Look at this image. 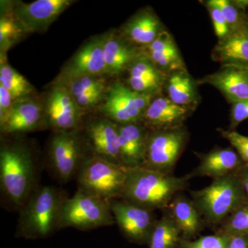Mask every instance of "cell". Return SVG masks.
<instances>
[{
    "instance_id": "4316f807",
    "label": "cell",
    "mask_w": 248,
    "mask_h": 248,
    "mask_svg": "<svg viewBox=\"0 0 248 248\" xmlns=\"http://www.w3.org/2000/svg\"><path fill=\"white\" fill-rule=\"evenodd\" d=\"M57 82L66 86L78 106L84 110L102 104L108 89L102 76H80L58 79Z\"/></svg>"
},
{
    "instance_id": "30bf717a",
    "label": "cell",
    "mask_w": 248,
    "mask_h": 248,
    "mask_svg": "<svg viewBox=\"0 0 248 248\" xmlns=\"http://www.w3.org/2000/svg\"><path fill=\"white\" fill-rule=\"evenodd\" d=\"M45 128L53 132L81 130L86 110L60 82H55L47 93L43 103Z\"/></svg>"
},
{
    "instance_id": "ab89813d",
    "label": "cell",
    "mask_w": 248,
    "mask_h": 248,
    "mask_svg": "<svg viewBox=\"0 0 248 248\" xmlns=\"http://www.w3.org/2000/svg\"><path fill=\"white\" fill-rule=\"evenodd\" d=\"M247 18H248V6L247 8Z\"/></svg>"
},
{
    "instance_id": "9c48e42d",
    "label": "cell",
    "mask_w": 248,
    "mask_h": 248,
    "mask_svg": "<svg viewBox=\"0 0 248 248\" xmlns=\"http://www.w3.org/2000/svg\"><path fill=\"white\" fill-rule=\"evenodd\" d=\"M153 97L133 91L123 81L108 86L100 112L117 124L142 123L143 114Z\"/></svg>"
},
{
    "instance_id": "e0dca14e",
    "label": "cell",
    "mask_w": 248,
    "mask_h": 248,
    "mask_svg": "<svg viewBox=\"0 0 248 248\" xmlns=\"http://www.w3.org/2000/svg\"><path fill=\"white\" fill-rule=\"evenodd\" d=\"M125 73V84L135 92L153 98L163 94L167 75L160 71L143 52L132 62Z\"/></svg>"
},
{
    "instance_id": "ba28073f",
    "label": "cell",
    "mask_w": 248,
    "mask_h": 248,
    "mask_svg": "<svg viewBox=\"0 0 248 248\" xmlns=\"http://www.w3.org/2000/svg\"><path fill=\"white\" fill-rule=\"evenodd\" d=\"M190 140L186 125L148 134L146 158L142 167L173 174L176 165Z\"/></svg>"
},
{
    "instance_id": "277c9868",
    "label": "cell",
    "mask_w": 248,
    "mask_h": 248,
    "mask_svg": "<svg viewBox=\"0 0 248 248\" xmlns=\"http://www.w3.org/2000/svg\"><path fill=\"white\" fill-rule=\"evenodd\" d=\"M190 195L205 224L218 228L248 200L236 172L215 179L202 190L192 191Z\"/></svg>"
},
{
    "instance_id": "7a4b0ae2",
    "label": "cell",
    "mask_w": 248,
    "mask_h": 248,
    "mask_svg": "<svg viewBox=\"0 0 248 248\" xmlns=\"http://www.w3.org/2000/svg\"><path fill=\"white\" fill-rule=\"evenodd\" d=\"M66 192L51 186H39L19 210L16 236L29 240L50 237L61 230Z\"/></svg>"
},
{
    "instance_id": "8fae6325",
    "label": "cell",
    "mask_w": 248,
    "mask_h": 248,
    "mask_svg": "<svg viewBox=\"0 0 248 248\" xmlns=\"http://www.w3.org/2000/svg\"><path fill=\"white\" fill-rule=\"evenodd\" d=\"M111 211L124 238L131 244L148 246L156 219L153 210L122 199L110 200Z\"/></svg>"
},
{
    "instance_id": "ac0fdd59",
    "label": "cell",
    "mask_w": 248,
    "mask_h": 248,
    "mask_svg": "<svg viewBox=\"0 0 248 248\" xmlns=\"http://www.w3.org/2000/svg\"><path fill=\"white\" fill-rule=\"evenodd\" d=\"M200 164L188 176L208 177L213 180L237 172L245 163L232 147H216L206 153H195Z\"/></svg>"
},
{
    "instance_id": "5b68a950",
    "label": "cell",
    "mask_w": 248,
    "mask_h": 248,
    "mask_svg": "<svg viewBox=\"0 0 248 248\" xmlns=\"http://www.w3.org/2000/svg\"><path fill=\"white\" fill-rule=\"evenodd\" d=\"M91 155L81 130L53 132L48 147V170L57 181L66 184L76 179Z\"/></svg>"
},
{
    "instance_id": "836d02e7",
    "label": "cell",
    "mask_w": 248,
    "mask_h": 248,
    "mask_svg": "<svg viewBox=\"0 0 248 248\" xmlns=\"http://www.w3.org/2000/svg\"><path fill=\"white\" fill-rule=\"evenodd\" d=\"M222 138L226 139L231 143L236 153L239 155L246 164L248 165V136H245L236 130L217 129Z\"/></svg>"
},
{
    "instance_id": "d590c367",
    "label": "cell",
    "mask_w": 248,
    "mask_h": 248,
    "mask_svg": "<svg viewBox=\"0 0 248 248\" xmlns=\"http://www.w3.org/2000/svg\"><path fill=\"white\" fill-rule=\"evenodd\" d=\"M229 130H235L239 124L248 119V99L231 104Z\"/></svg>"
},
{
    "instance_id": "83f0119b",
    "label": "cell",
    "mask_w": 248,
    "mask_h": 248,
    "mask_svg": "<svg viewBox=\"0 0 248 248\" xmlns=\"http://www.w3.org/2000/svg\"><path fill=\"white\" fill-rule=\"evenodd\" d=\"M157 220L148 246L149 248H180L182 234L175 222L166 210Z\"/></svg>"
},
{
    "instance_id": "603a6c76",
    "label": "cell",
    "mask_w": 248,
    "mask_h": 248,
    "mask_svg": "<svg viewBox=\"0 0 248 248\" xmlns=\"http://www.w3.org/2000/svg\"><path fill=\"white\" fill-rule=\"evenodd\" d=\"M142 53V48L127 40L120 31L107 32L104 45L107 76L114 77L124 74L132 62Z\"/></svg>"
},
{
    "instance_id": "d4e9b609",
    "label": "cell",
    "mask_w": 248,
    "mask_h": 248,
    "mask_svg": "<svg viewBox=\"0 0 248 248\" xmlns=\"http://www.w3.org/2000/svg\"><path fill=\"white\" fill-rule=\"evenodd\" d=\"M198 87L197 80L185 68L167 75L163 94L174 104L195 111L202 101Z\"/></svg>"
},
{
    "instance_id": "5bb4252c",
    "label": "cell",
    "mask_w": 248,
    "mask_h": 248,
    "mask_svg": "<svg viewBox=\"0 0 248 248\" xmlns=\"http://www.w3.org/2000/svg\"><path fill=\"white\" fill-rule=\"evenodd\" d=\"M74 2L72 0H37L29 4L18 2L12 10L15 17L28 33L46 30Z\"/></svg>"
},
{
    "instance_id": "7402d4cb",
    "label": "cell",
    "mask_w": 248,
    "mask_h": 248,
    "mask_svg": "<svg viewBox=\"0 0 248 248\" xmlns=\"http://www.w3.org/2000/svg\"><path fill=\"white\" fill-rule=\"evenodd\" d=\"M211 58L221 67L248 70V25L232 31L224 38L218 40Z\"/></svg>"
},
{
    "instance_id": "44dd1931",
    "label": "cell",
    "mask_w": 248,
    "mask_h": 248,
    "mask_svg": "<svg viewBox=\"0 0 248 248\" xmlns=\"http://www.w3.org/2000/svg\"><path fill=\"white\" fill-rule=\"evenodd\" d=\"M167 30L152 8L146 7L132 16L120 29V33L140 48L151 45Z\"/></svg>"
},
{
    "instance_id": "cb8c5ba5",
    "label": "cell",
    "mask_w": 248,
    "mask_h": 248,
    "mask_svg": "<svg viewBox=\"0 0 248 248\" xmlns=\"http://www.w3.org/2000/svg\"><path fill=\"white\" fill-rule=\"evenodd\" d=\"M142 50L156 68L166 75L187 68L177 42L169 30L164 31Z\"/></svg>"
},
{
    "instance_id": "2e32d148",
    "label": "cell",
    "mask_w": 248,
    "mask_h": 248,
    "mask_svg": "<svg viewBox=\"0 0 248 248\" xmlns=\"http://www.w3.org/2000/svg\"><path fill=\"white\" fill-rule=\"evenodd\" d=\"M195 110L174 104L164 94L152 99L143 114L142 123L150 131L177 128L185 125Z\"/></svg>"
},
{
    "instance_id": "ffe728a7",
    "label": "cell",
    "mask_w": 248,
    "mask_h": 248,
    "mask_svg": "<svg viewBox=\"0 0 248 248\" xmlns=\"http://www.w3.org/2000/svg\"><path fill=\"white\" fill-rule=\"evenodd\" d=\"M218 90L230 104L248 99V70L221 67L218 71L197 79Z\"/></svg>"
},
{
    "instance_id": "4dcf8cb0",
    "label": "cell",
    "mask_w": 248,
    "mask_h": 248,
    "mask_svg": "<svg viewBox=\"0 0 248 248\" xmlns=\"http://www.w3.org/2000/svg\"><path fill=\"white\" fill-rule=\"evenodd\" d=\"M2 9V8H1ZM27 32L15 17L12 9H1L0 18V48L1 55L19 42Z\"/></svg>"
},
{
    "instance_id": "e575fe53",
    "label": "cell",
    "mask_w": 248,
    "mask_h": 248,
    "mask_svg": "<svg viewBox=\"0 0 248 248\" xmlns=\"http://www.w3.org/2000/svg\"><path fill=\"white\" fill-rule=\"evenodd\" d=\"M202 4L208 11L213 23L215 33L218 40L224 38L231 32V29L221 11L215 5H214L210 0L202 1Z\"/></svg>"
},
{
    "instance_id": "7c38bea8",
    "label": "cell",
    "mask_w": 248,
    "mask_h": 248,
    "mask_svg": "<svg viewBox=\"0 0 248 248\" xmlns=\"http://www.w3.org/2000/svg\"><path fill=\"white\" fill-rule=\"evenodd\" d=\"M81 131L91 155L123 166L121 162L118 124L104 117H97L84 121Z\"/></svg>"
},
{
    "instance_id": "d6986e66",
    "label": "cell",
    "mask_w": 248,
    "mask_h": 248,
    "mask_svg": "<svg viewBox=\"0 0 248 248\" xmlns=\"http://www.w3.org/2000/svg\"><path fill=\"white\" fill-rule=\"evenodd\" d=\"M120 158L127 169L144 164L149 130L141 123L118 124Z\"/></svg>"
},
{
    "instance_id": "1f68e13d",
    "label": "cell",
    "mask_w": 248,
    "mask_h": 248,
    "mask_svg": "<svg viewBox=\"0 0 248 248\" xmlns=\"http://www.w3.org/2000/svg\"><path fill=\"white\" fill-rule=\"evenodd\" d=\"M216 232L228 235H248V200L227 217Z\"/></svg>"
},
{
    "instance_id": "d6a6232c",
    "label": "cell",
    "mask_w": 248,
    "mask_h": 248,
    "mask_svg": "<svg viewBox=\"0 0 248 248\" xmlns=\"http://www.w3.org/2000/svg\"><path fill=\"white\" fill-rule=\"evenodd\" d=\"M229 235L216 232L196 240H181L180 248H227Z\"/></svg>"
},
{
    "instance_id": "f1b7e54d",
    "label": "cell",
    "mask_w": 248,
    "mask_h": 248,
    "mask_svg": "<svg viewBox=\"0 0 248 248\" xmlns=\"http://www.w3.org/2000/svg\"><path fill=\"white\" fill-rule=\"evenodd\" d=\"M0 85L9 91L14 102L32 97L35 93V89L28 80L4 61H1Z\"/></svg>"
},
{
    "instance_id": "52a82bcc",
    "label": "cell",
    "mask_w": 248,
    "mask_h": 248,
    "mask_svg": "<svg viewBox=\"0 0 248 248\" xmlns=\"http://www.w3.org/2000/svg\"><path fill=\"white\" fill-rule=\"evenodd\" d=\"M127 169L91 155L76 177L78 189L110 201L122 198Z\"/></svg>"
},
{
    "instance_id": "4fadbf2b",
    "label": "cell",
    "mask_w": 248,
    "mask_h": 248,
    "mask_svg": "<svg viewBox=\"0 0 248 248\" xmlns=\"http://www.w3.org/2000/svg\"><path fill=\"white\" fill-rule=\"evenodd\" d=\"M107 32L88 41L66 63L58 79L107 75L104 45Z\"/></svg>"
},
{
    "instance_id": "f546056e",
    "label": "cell",
    "mask_w": 248,
    "mask_h": 248,
    "mask_svg": "<svg viewBox=\"0 0 248 248\" xmlns=\"http://www.w3.org/2000/svg\"><path fill=\"white\" fill-rule=\"evenodd\" d=\"M221 11L231 31L248 25V0H210Z\"/></svg>"
},
{
    "instance_id": "f35d334b",
    "label": "cell",
    "mask_w": 248,
    "mask_h": 248,
    "mask_svg": "<svg viewBox=\"0 0 248 248\" xmlns=\"http://www.w3.org/2000/svg\"><path fill=\"white\" fill-rule=\"evenodd\" d=\"M236 174L239 178L248 200V165L244 164L237 172H236Z\"/></svg>"
},
{
    "instance_id": "3957f363",
    "label": "cell",
    "mask_w": 248,
    "mask_h": 248,
    "mask_svg": "<svg viewBox=\"0 0 248 248\" xmlns=\"http://www.w3.org/2000/svg\"><path fill=\"white\" fill-rule=\"evenodd\" d=\"M188 174L176 177L143 167L127 169L122 200L149 210H164L188 186Z\"/></svg>"
},
{
    "instance_id": "484cf974",
    "label": "cell",
    "mask_w": 248,
    "mask_h": 248,
    "mask_svg": "<svg viewBox=\"0 0 248 248\" xmlns=\"http://www.w3.org/2000/svg\"><path fill=\"white\" fill-rule=\"evenodd\" d=\"M164 210L175 222L183 239L193 240L205 228V221L195 204L183 194L176 195Z\"/></svg>"
},
{
    "instance_id": "6da1fadb",
    "label": "cell",
    "mask_w": 248,
    "mask_h": 248,
    "mask_svg": "<svg viewBox=\"0 0 248 248\" xmlns=\"http://www.w3.org/2000/svg\"><path fill=\"white\" fill-rule=\"evenodd\" d=\"M38 164L31 147L19 141H1L0 190L4 208L19 211L38 187Z\"/></svg>"
},
{
    "instance_id": "9a60e30c",
    "label": "cell",
    "mask_w": 248,
    "mask_h": 248,
    "mask_svg": "<svg viewBox=\"0 0 248 248\" xmlns=\"http://www.w3.org/2000/svg\"><path fill=\"white\" fill-rule=\"evenodd\" d=\"M45 128L43 104L32 97L15 101L12 108L0 122L4 135H16Z\"/></svg>"
},
{
    "instance_id": "8992f818",
    "label": "cell",
    "mask_w": 248,
    "mask_h": 248,
    "mask_svg": "<svg viewBox=\"0 0 248 248\" xmlns=\"http://www.w3.org/2000/svg\"><path fill=\"white\" fill-rule=\"evenodd\" d=\"M114 224L110 201L79 189L73 197L67 198L62 208L61 229L88 231Z\"/></svg>"
},
{
    "instance_id": "74e56055",
    "label": "cell",
    "mask_w": 248,
    "mask_h": 248,
    "mask_svg": "<svg viewBox=\"0 0 248 248\" xmlns=\"http://www.w3.org/2000/svg\"><path fill=\"white\" fill-rule=\"evenodd\" d=\"M227 248H248V235H229Z\"/></svg>"
},
{
    "instance_id": "8d00e7d4",
    "label": "cell",
    "mask_w": 248,
    "mask_h": 248,
    "mask_svg": "<svg viewBox=\"0 0 248 248\" xmlns=\"http://www.w3.org/2000/svg\"><path fill=\"white\" fill-rule=\"evenodd\" d=\"M14 100L11 93L0 85V122H3L14 105Z\"/></svg>"
}]
</instances>
